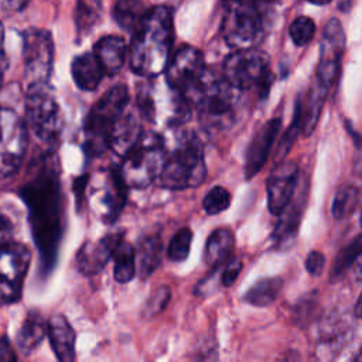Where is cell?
Returning <instances> with one entry per match:
<instances>
[{"label":"cell","mask_w":362,"mask_h":362,"mask_svg":"<svg viewBox=\"0 0 362 362\" xmlns=\"http://www.w3.org/2000/svg\"><path fill=\"white\" fill-rule=\"evenodd\" d=\"M129 102L127 86L117 83L92 106L83 126V150L88 156L98 157L109 148V133L117 117L129 106Z\"/></svg>","instance_id":"cell-6"},{"label":"cell","mask_w":362,"mask_h":362,"mask_svg":"<svg viewBox=\"0 0 362 362\" xmlns=\"http://www.w3.org/2000/svg\"><path fill=\"white\" fill-rule=\"evenodd\" d=\"M168 157L165 139L154 132H144L120 164V173L130 188H144L157 181Z\"/></svg>","instance_id":"cell-5"},{"label":"cell","mask_w":362,"mask_h":362,"mask_svg":"<svg viewBox=\"0 0 362 362\" xmlns=\"http://www.w3.org/2000/svg\"><path fill=\"white\" fill-rule=\"evenodd\" d=\"M256 3H269V1H274V0H255Z\"/></svg>","instance_id":"cell-45"},{"label":"cell","mask_w":362,"mask_h":362,"mask_svg":"<svg viewBox=\"0 0 362 362\" xmlns=\"http://www.w3.org/2000/svg\"><path fill=\"white\" fill-rule=\"evenodd\" d=\"M355 314H356L359 318H362V294H361V297H359V300H358V303H356Z\"/></svg>","instance_id":"cell-43"},{"label":"cell","mask_w":362,"mask_h":362,"mask_svg":"<svg viewBox=\"0 0 362 362\" xmlns=\"http://www.w3.org/2000/svg\"><path fill=\"white\" fill-rule=\"evenodd\" d=\"M230 205V192L221 185H216L208 191L202 199V208L208 215H218L226 211Z\"/></svg>","instance_id":"cell-34"},{"label":"cell","mask_w":362,"mask_h":362,"mask_svg":"<svg viewBox=\"0 0 362 362\" xmlns=\"http://www.w3.org/2000/svg\"><path fill=\"white\" fill-rule=\"evenodd\" d=\"M31 263L30 249L14 240L1 242L0 255V294L3 304L17 303L21 298L23 283Z\"/></svg>","instance_id":"cell-13"},{"label":"cell","mask_w":362,"mask_h":362,"mask_svg":"<svg viewBox=\"0 0 362 362\" xmlns=\"http://www.w3.org/2000/svg\"><path fill=\"white\" fill-rule=\"evenodd\" d=\"M303 206H304V199L303 197H298L294 201L291 199L290 204L280 212L279 221L272 235L276 245L286 246L296 238L298 223L301 219Z\"/></svg>","instance_id":"cell-25"},{"label":"cell","mask_w":362,"mask_h":362,"mask_svg":"<svg viewBox=\"0 0 362 362\" xmlns=\"http://www.w3.org/2000/svg\"><path fill=\"white\" fill-rule=\"evenodd\" d=\"M223 78L239 90L259 88L267 93L273 79L269 55L256 47L235 49L223 62Z\"/></svg>","instance_id":"cell-9"},{"label":"cell","mask_w":362,"mask_h":362,"mask_svg":"<svg viewBox=\"0 0 362 362\" xmlns=\"http://www.w3.org/2000/svg\"><path fill=\"white\" fill-rule=\"evenodd\" d=\"M356 359H358V361H362V354H361V355H358V356H356Z\"/></svg>","instance_id":"cell-46"},{"label":"cell","mask_w":362,"mask_h":362,"mask_svg":"<svg viewBox=\"0 0 362 362\" xmlns=\"http://www.w3.org/2000/svg\"><path fill=\"white\" fill-rule=\"evenodd\" d=\"M281 287V277H263L245 293L243 300L255 307H267L277 298Z\"/></svg>","instance_id":"cell-27"},{"label":"cell","mask_w":362,"mask_h":362,"mask_svg":"<svg viewBox=\"0 0 362 362\" xmlns=\"http://www.w3.org/2000/svg\"><path fill=\"white\" fill-rule=\"evenodd\" d=\"M71 74L75 85L85 92L95 90L106 75L93 51L76 55L71 64Z\"/></svg>","instance_id":"cell-22"},{"label":"cell","mask_w":362,"mask_h":362,"mask_svg":"<svg viewBox=\"0 0 362 362\" xmlns=\"http://www.w3.org/2000/svg\"><path fill=\"white\" fill-rule=\"evenodd\" d=\"M47 331H48V321L44 320L40 311L31 310L25 315L17 332L16 342H17L18 351L25 356L31 355L41 345L42 339L47 335Z\"/></svg>","instance_id":"cell-23"},{"label":"cell","mask_w":362,"mask_h":362,"mask_svg":"<svg viewBox=\"0 0 362 362\" xmlns=\"http://www.w3.org/2000/svg\"><path fill=\"white\" fill-rule=\"evenodd\" d=\"M221 34L233 49L253 48L263 37L262 16L255 0H223Z\"/></svg>","instance_id":"cell-8"},{"label":"cell","mask_w":362,"mask_h":362,"mask_svg":"<svg viewBox=\"0 0 362 362\" xmlns=\"http://www.w3.org/2000/svg\"><path fill=\"white\" fill-rule=\"evenodd\" d=\"M113 277L117 283H129L136 274V249L122 239L113 253Z\"/></svg>","instance_id":"cell-28"},{"label":"cell","mask_w":362,"mask_h":362,"mask_svg":"<svg viewBox=\"0 0 362 362\" xmlns=\"http://www.w3.org/2000/svg\"><path fill=\"white\" fill-rule=\"evenodd\" d=\"M102 14V0H76L75 27L79 37L86 35Z\"/></svg>","instance_id":"cell-30"},{"label":"cell","mask_w":362,"mask_h":362,"mask_svg":"<svg viewBox=\"0 0 362 362\" xmlns=\"http://www.w3.org/2000/svg\"><path fill=\"white\" fill-rule=\"evenodd\" d=\"M115 21L124 30H134L144 11L141 10V0H117L113 7Z\"/></svg>","instance_id":"cell-31"},{"label":"cell","mask_w":362,"mask_h":362,"mask_svg":"<svg viewBox=\"0 0 362 362\" xmlns=\"http://www.w3.org/2000/svg\"><path fill=\"white\" fill-rule=\"evenodd\" d=\"M123 239L120 232H112L98 240H86L76 252L78 270L85 276H95L113 257L115 249Z\"/></svg>","instance_id":"cell-17"},{"label":"cell","mask_w":362,"mask_h":362,"mask_svg":"<svg viewBox=\"0 0 362 362\" xmlns=\"http://www.w3.org/2000/svg\"><path fill=\"white\" fill-rule=\"evenodd\" d=\"M93 52L106 75H116L124 65L127 45L119 35H105L93 45Z\"/></svg>","instance_id":"cell-21"},{"label":"cell","mask_w":362,"mask_h":362,"mask_svg":"<svg viewBox=\"0 0 362 362\" xmlns=\"http://www.w3.org/2000/svg\"><path fill=\"white\" fill-rule=\"evenodd\" d=\"M205 72L204 54L192 45H182L175 51L165 68V82L187 96L202 79Z\"/></svg>","instance_id":"cell-14"},{"label":"cell","mask_w":362,"mask_h":362,"mask_svg":"<svg viewBox=\"0 0 362 362\" xmlns=\"http://www.w3.org/2000/svg\"><path fill=\"white\" fill-rule=\"evenodd\" d=\"M298 167L293 161H281L270 173L266 191L267 208L272 215L279 216L294 198L298 184Z\"/></svg>","instance_id":"cell-16"},{"label":"cell","mask_w":362,"mask_h":362,"mask_svg":"<svg viewBox=\"0 0 362 362\" xmlns=\"http://www.w3.org/2000/svg\"><path fill=\"white\" fill-rule=\"evenodd\" d=\"M127 184L124 182L120 168L113 167L102 170L90 182V205L99 219L106 223L115 222L126 204Z\"/></svg>","instance_id":"cell-10"},{"label":"cell","mask_w":362,"mask_h":362,"mask_svg":"<svg viewBox=\"0 0 362 362\" xmlns=\"http://www.w3.org/2000/svg\"><path fill=\"white\" fill-rule=\"evenodd\" d=\"M235 236L228 228L215 229L206 239L204 260L212 269H219L225 264L233 252Z\"/></svg>","instance_id":"cell-24"},{"label":"cell","mask_w":362,"mask_h":362,"mask_svg":"<svg viewBox=\"0 0 362 362\" xmlns=\"http://www.w3.org/2000/svg\"><path fill=\"white\" fill-rule=\"evenodd\" d=\"M352 267L355 270V274L359 280H362V249L356 252V255L352 259Z\"/></svg>","instance_id":"cell-41"},{"label":"cell","mask_w":362,"mask_h":362,"mask_svg":"<svg viewBox=\"0 0 362 362\" xmlns=\"http://www.w3.org/2000/svg\"><path fill=\"white\" fill-rule=\"evenodd\" d=\"M25 123L45 147V151H54L62 132V115L51 85H28L24 102Z\"/></svg>","instance_id":"cell-7"},{"label":"cell","mask_w":362,"mask_h":362,"mask_svg":"<svg viewBox=\"0 0 362 362\" xmlns=\"http://www.w3.org/2000/svg\"><path fill=\"white\" fill-rule=\"evenodd\" d=\"M171 298V290L168 286H160L144 304V317H154L161 313Z\"/></svg>","instance_id":"cell-37"},{"label":"cell","mask_w":362,"mask_h":362,"mask_svg":"<svg viewBox=\"0 0 362 362\" xmlns=\"http://www.w3.org/2000/svg\"><path fill=\"white\" fill-rule=\"evenodd\" d=\"M300 129H303V105L298 100L297 105H296L293 120H291L288 129L284 132V136L281 137V140H280V143L277 146V153H276L277 158H284L286 157V154L291 148V146H293V143H294Z\"/></svg>","instance_id":"cell-35"},{"label":"cell","mask_w":362,"mask_h":362,"mask_svg":"<svg viewBox=\"0 0 362 362\" xmlns=\"http://www.w3.org/2000/svg\"><path fill=\"white\" fill-rule=\"evenodd\" d=\"M173 40L174 24L171 11L163 6L144 11L133 30L129 52L132 71L144 78H154L165 72Z\"/></svg>","instance_id":"cell-2"},{"label":"cell","mask_w":362,"mask_h":362,"mask_svg":"<svg viewBox=\"0 0 362 362\" xmlns=\"http://www.w3.org/2000/svg\"><path fill=\"white\" fill-rule=\"evenodd\" d=\"M358 202V191L352 185H345L338 189L332 201V216L335 219H342L352 214Z\"/></svg>","instance_id":"cell-33"},{"label":"cell","mask_w":362,"mask_h":362,"mask_svg":"<svg viewBox=\"0 0 362 362\" xmlns=\"http://www.w3.org/2000/svg\"><path fill=\"white\" fill-rule=\"evenodd\" d=\"M30 129L14 110L1 109V143H0V171L1 177L14 175L24 160L28 147Z\"/></svg>","instance_id":"cell-11"},{"label":"cell","mask_w":362,"mask_h":362,"mask_svg":"<svg viewBox=\"0 0 362 362\" xmlns=\"http://www.w3.org/2000/svg\"><path fill=\"white\" fill-rule=\"evenodd\" d=\"M242 267H243V263H242L240 259L230 257L225 263V267L221 273V284L225 286V287H230L235 283V280L239 277V274L242 272Z\"/></svg>","instance_id":"cell-38"},{"label":"cell","mask_w":362,"mask_h":362,"mask_svg":"<svg viewBox=\"0 0 362 362\" xmlns=\"http://www.w3.org/2000/svg\"><path fill=\"white\" fill-rule=\"evenodd\" d=\"M290 37L298 47L308 44L315 34V24L308 17H297L290 25Z\"/></svg>","instance_id":"cell-36"},{"label":"cell","mask_w":362,"mask_h":362,"mask_svg":"<svg viewBox=\"0 0 362 362\" xmlns=\"http://www.w3.org/2000/svg\"><path fill=\"white\" fill-rule=\"evenodd\" d=\"M307 1H310V3H313V4H317V6H324V4L331 3L332 0H307Z\"/></svg>","instance_id":"cell-44"},{"label":"cell","mask_w":362,"mask_h":362,"mask_svg":"<svg viewBox=\"0 0 362 362\" xmlns=\"http://www.w3.org/2000/svg\"><path fill=\"white\" fill-rule=\"evenodd\" d=\"M328 92L329 90H327L317 82H313L311 89L307 96V100H305V105L303 106V129L301 130L305 136H310L314 132L318 117H320L321 107L324 105V100H325Z\"/></svg>","instance_id":"cell-29"},{"label":"cell","mask_w":362,"mask_h":362,"mask_svg":"<svg viewBox=\"0 0 362 362\" xmlns=\"http://www.w3.org/2000/svg\"><path fill=\"white\" fill-rule=\"evenodd\" d=\"M7 7L11 10H23L30 0H4Z\"/></svg>","instance_id":"cell-42"},{"label":"cell","mask_w":362,"mask_h":362,"mask_svg":"<svg viewBox=\"0 0 362 362\" xmlns=\"http://www.w3.org/2000/svg\"><path fill=\"white\" fill-rule=\"evenodd\" d=\"M225 78L208 71L197 86L185 96L197 109L199 122L211 130H225L236 120L239 95Z\"/></svg>","instance_id":"cell-3"},{"label":"cell","mask_w":362,"mask_h":362,"mask_svg":"<svg viewBox=\"0 0 362 362\" xmlns=\"http://www.w3.org/2000/svg\"><path fill=\"white\" fill-rule=\"evenodd\" d=\"M324 264H325V257L321 252L318 250H311L307 257H305V269L307 272L311 274V276H318L321 274L322 269H324Z\"/></svg>","instance_id":"cell-39"},{"label":"cell","mask_w":362,"mask_h":362,"mask_svg":"<svg viewBox=\"0 0 362 362\" xmlns=\"http://www.w3.org/2000/svg\"><path fill=\"white\" fill-rule=\"evenodd\" d=\"M344 51L345 34L342 31V25L338 20L332 18L327 23L322 33L320 45V59L314 79V82H317L327 90H329L338 79Z\"/></svg>","instance_id":"cell-15"},{"label":"cell","mask_w":362,"mask_h":362,"mask_svg":"<svg viewBox=\"0 0 362 362\" xmlns=\"http://www.w3.org/2000/svg\"><path fill=\"white\" fill-rule=\"evenodd\" d=\"M163 243L158 236L143 238L136 249L137 273L141 279L150 277L161 262Z\"/></svg>","instance_id":"cell-26"},{"label":"cell","mask_w":362,"mask_h":362,"mask_svg":"<svg viewBox=\"0 0 362 362\" xmlns=\"http://www.w3.org/2000/svg\"><path fill=\"white\" fill-rule=\"evenodd\" d=\"M206 177L204 146L195 133H182L168 153L157 184L165 189H187L202 184Z\"/></svg>","instance_id":"cell-4"},{"label":"cell","mask_w":362,"mask_h":362,"mask_svg":"<svg viewBox=\"0 0 362 362\" xmlns=\"http://www.w3.org/2000/svg\"><path fill=\"white\" fill-rule=\"evenodd\" d=\"M24 79L28 85L47 83L54 62V41L49 31L28 28L23 33Z\"/></svg>","instance_id":"cell-12"},{"label":"cell","mask_w":362,"mask_h":362,"mask_svg":"<svg viewBox=\"0 0 362 362\" xmlns=\"http://www.w3.org/2000/svg\"><path fill=\"white\" fill-rule=\"evenodd\" d=\"M0 355H1V361L3 362H14L17 359L13 348H11V344L8 342V338L7 335H3L1 337V345H0Z\"/></svg>","instance_id":"cell-40"},{"label":"cell","mask_w":362,"mask_h":362,"mask_svg":"<svg viewBox=\"0 0 362 362\" xmlns=\"http://www.w3.org/2000/svg\"><path fill=\"white\" fill-rule=\"evenodd\" d=\"M191 242H192V230L188 226L178 229L168 243L167 257L171 262H184L189 255Z\"/></svg>","instance_id":"cell-32"},{"label":"cell","mask_w":362,"mask_h":362,"mask_svg":"<svg viewBox=\"0 0 362 362\" xmlns=\"http://www.w3.org/2000/svg\"><path fill=\"white\" fill-rule=\"evenodd\" d=\"M47 337L54 355L61 362L75 361V331L62 314H52L48 318Z\"/></svg>","instance_id":"cell-20"},{"label":"cell","mask_w":362,"mask_h":362,"mask_svg":"<svg viewBox=\"0 0 362 362\" xmlns=\"http://www.w3.org/2000/svg\"><path fill=\"white\" fill-rule=\"evenodd\" d=\"M140 116L141 113L137 106L129 105L115 122L109 133V148L116 156L123 158L144 133L140 123Z\"/></svg>","instance_id":"cell-19"},{"label":"cell","mask_w":362,"mask_h":362,"mask_svg":"<svg viewBox=\"0 0 362 362\" xmlns=\"http://www.w3.org/2000/svg\"><path fill=\"white\" fill-rule=\"evenodd\" d=\"M21 198L30 211L33 239L41 256L44 269L54 266L58 245L62 236V198L59 171L54 151H44L30 168V177L20 189Z\"/></svg>","instance_id":"cell-1"},{"label":"cell","mask_w":362,"mask_h":362,"mask_svg":"<svg viewBox=\"0 0 362 362\" xmlns=\"http://www.w3.org/2000/svg\"><path fill=\"white\" fill-rule=\"evenodd\" d=\"M281 120L280 117H274L267 120L259 132L255 134L252 141L246 150V160H245V177L246 180L253 178L266 164L274 140L280 132Z\"/></svg>","instance_id":"cell-18"}]
</instances>
